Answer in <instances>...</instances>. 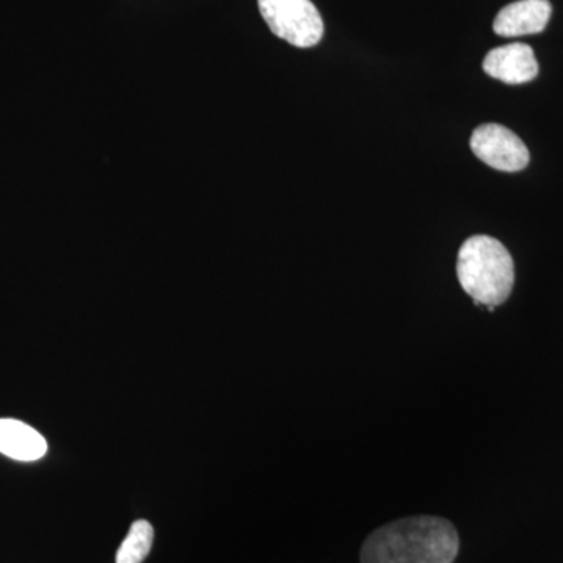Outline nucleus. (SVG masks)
I'll return each mask as SVG.
<instances>
[{"mask_svg": "<svg viewBox=\"0 0 563 563\" xmlns=\"http://www.w3.org/2000/svg\"><path fill=\"white\" fill-rule=\"evenodd\" d=\"M459 548L453 523L420 515L376 529L363 543L361 563H454Z\"/></svg>", "mask_w": 563, "mask_h": 563, "instance_id": "1", "label": "nucleus"}, {"mask_svg": "<svg viewBox=\"0 0 563 563\" xmlns=\"http://www.w3.org/2000/svg\"><path fill=\"white\" fill-rule=\"evenodd\" d=\"M457 277L463 290L476 303L490 307L507 301L515 284L512 255L506 246L487 235H474L459 251Z\"/></svg>", "mask_w": 563, "mask_h": 563, "instance_id": "2", "label": "nucleus"}, {"mask_svg": "<svg viewBox=\"0 0 563 563\" xmlns=\"http://www.w3.org/2000/svg\"><path fill=\"white\" fill-rule=\"evenodd\" d=\"M269 31L291 46L313 47L324 33V22L312 0H258Z\"/></svg>", "mask_w": 563, "mask_h": 563, "instance_id": "3", "label": "nucleus"}, {"mask_svg": "<svg viewBox=\"0 0 563 563\" xmlns=\"http://www.w3.org/2000/svg\"><path fill=\"white\" fill-rule=\"evenodd\" d=\"M473 154L485 165L504 173H517L528 166V147L520 136L499 124H484L470 141Z\"/></svg>", "mask_w": 563, "mask_h": 563, "instance_id": "4", "label": "nucleus"}, {"mask_svg": "<svg viewBox=\"0 0 563 563\" xmlns=\"http://www.w3.org/2000/svg\"><path fill=\"white\" fill-rule=\"evenodd\" d=\"M483 66L485 73L493 79L509 85L528 84L539 74L536 54L531 46L523 43L496 47L488 52Z\"/></svg>", "mask_w": 563, "mask_h": 563, "instance_id": "5", "label": "nucleus"}, {"mask_svg": "<svg viewBox=\"0 0 563 563\" xmlns=\"http://www.w3.org/2000/svg\"><path fill=\"white\" fill-rule=\"evenodd\" d=\"M553 7L548 0H518L499 11L493 22V31L504 38L533 35L544 31Z\"/></svg>", "mask_w": 563, "mask_h": 563, "instance_id": "6", "label": "nucleus"}, {"mask_svg": "<svg viewBox=\"0 0 563 563\" xmlns=\"http://www.w3.org/2000/svg\"><path fill=\"white\" fill-rule=\"evenodd\" d=\"M0 453L21 462L40 461L47 453V442L31 426L18 420H0Z\"/></svg>", "mask_w": 563, "mask_h": 563, "instance_id": "7", "label": "nucleus"}, {"mask_svg": "<svg viewBox=\"0 0 563 563\" xmlns=\"http://www.w3.org/2000/svg\"><path fill=\"white\" fill-rule=\"evenodd\" d=\"M152 542L154 528L150 521H135L118 550L117 563H143L151 553Z\"/></svg>", "mask_w": 563, "mask_h": 563, "instance_id": "8", "label": "nucleus"}]
</instances>
